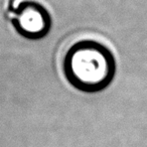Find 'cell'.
<instances>
[{
  "instance_id": "6da1fadb",
  "label": "cell",
  "mask_w": 147,
  "mask_h": 147,
  "mask_svg": "<svg viewBox=\"0 0 147 147\" xmlns=\"http://www.w3.org/2000/svg\"><path fill=\"white\" fill-rule=\"evenodd\" d=\"M63 69L73 87L86 93H96L113 80L116 63L106 45L94 39H82L67 49Z\"/></svg>"
},
{
  "instance_id": "7a4b0ae2",
  "label": "cell",
  "mask_w": 147,
  "mask_h": 147,
  "mask_svg": "<svg viewBox=\"0 0 147 147\" xmlns=\"http://www.w3.org/2000/svg\"><path fill=\"white\" fill-rule=\"evenodd\" d=\"M7 14L17 32L26 38H41L51 29L49 11L35 0H10Z\"/></svg>"
}]
</instances>
